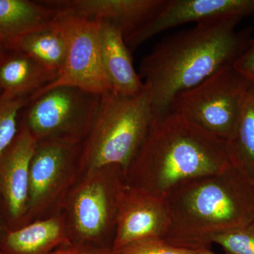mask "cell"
<instances>
[{"label":"cell","instance_id":"cell-1","mask_svg":"<svg viewBox=\"0 0 254 254\" xmlns=\"http://www.w3.org/2000/svg\"><path fill=\"white\" fill-rule=\"evenodd\" d=\"M240 21L198 23L165 38L142 60L139 75L154 119L170 113L179 95L233 64L251 39L250 31H237Z\"/></svg>","mask_w":254,"mask_h":254},{"label":"cell","instance_id":"cell-2","mask_svg":"<svg viewBox=\"0 0 254 254\" xmlns=\"http://www.w3.org/2000/svg\"><path fill=\"white\" fill-rule=\"evenodd\" d=\"M170 225L163 240L193 251L254 220V184L231 164L218 173L180 182L165 195Z\"/></svg>","mask_w":254,"mask_h":254},{"label":"cell","instance_id":"cell-3","mask_svg":"<svg viewBox=\"0 0 254 254\" xmlns=\"http://www.w3.org/2000/svg\"><path fill=\"white\" fill-rule=\"evenodd\" d=\"M230 164L226 142L170 111L153 120L125 175L129 186L164 196L180 182Z\"/></svg>","mask_w":254,"mask_h":254},{"label":"cell","instance_id":"cell-4","mask_svg":"<svg viewBox=\"0 0 254 254\" xmlns=\"http://www.w3.org/2000/svg\"><path fill=\"white\" fill-rule=\"evenodd\" d=\"M153 120L145 86L135 96L114 91L101 96L91 131L81 144V173L110 165L126 172Z\"/></svg>","mask_w":254,"mask_h":254},{"label":"cell","instance_id":"cell-5","mask_svg":"<svg viewBox=\"0 0 254 254\" xmlns=\"http://www.w3.org/2000/svg\"><path fill=\"white\" fill-rule=\"evenodd\" d=\"M127 185L125 171L120 165L81 174L61 211L71 245L113 251L119 207Z\"/></svg>","mask_w":254,"mask_h":254},{"label":"cell","instance_id":"cell-6","mask_svg":"<svg viewBox=\"0 0 254 254\" xmlns=\"http://www.w3.org/2000/svg\"><path fill=\"white\" fill-rule=\"evenodd\" d=\"M251 83L229 65L179 95L171 111L227 142L236 128Z\"/></svg>","mask_w":254,"mask_h":254},{"label":"cell","instance_id":"cell-7","mask_svg":"<svg viewBox=\"0 0 254 254\" xmlns=\"http://www.w3.org/2000/svg\"><path fill=\"white\" fill-rule=\"evenodd\" d=\"M100 99L74 87H56L30 100L20 121L37 142L82 144L94 123Z\"/></svg>","mask_w":254,"mask_h":254},{"label":"cell","instance_id":"cell-8","mask_svg":"<svg viewBox=\"0 0 254 254\" xmlns=\"http://www.w3.org/2000/svg\"><path fill=\"white\" fill-rule=\"evenodd\" d=\"M81 144L37 143L30 165L27 212L23 226L61 213L66 197L81 174Z\"/></svg>","mask_w":254,"mask_h":254},{"label":"cell","instance_id":"cell-9","mask_svg":"<svg viewBox=\"0 0 254 254\" xmlns=\"http://www.w3.org/2000/svg\"><path fill=\"white\" fill-rule=\"evenodd\" d=\"M63 13L66 15L68 31L64 66L54 81L32 95L30 100L59 86L74 87L99 96L113 91L102 56L101 22L79 15Z\"/></svg>","mask_w":254,"mask_h":254},{"label":"cell","instance_id":"cell-10","mask_svg":"<svg viewBox=\"0 0 254 254\" xmlns=\"http://www.w3.org/2000/svg\"><path fill=\"white\" fill-rule=\"evenodd\" d=\"M254 16V0H168L150 21L127 36L129 48H136L162 32L187 23Z\"/></svg>","mask_w":254,"mask_h":254},{"label":"cell","instance_id":"cell-11","mask_svg":"<svg viewBox=\"0 0 254 254\" xmlns=\"http://www.w3.org/2000/svg\"><path fill=\"white\" fill-rule=\"evenodd\" d=\"M36 140L20 121L16 136L0 155V200L9 230L23 226L29 190L30 165Z\"/></svg>","mask_w":254,"mask_h":254},{"label":"cell","instance_id":"cell-12","mask_svg":"<svg viewBox=\"0 0 254 254\" xmlns=\"http://www.w3.org/2000/svg\"><path fill=\"white\" fill-rule=\"evenodd\" d=\"M169 225L165 197L127 185L119 207L113 252L118 253L137 241L163 239Z\"/></svg>","mask_w":254,"mask_h":254},{"label":"cell","instance_id":"cell-13","mask_svg":"<svg viewBox=\"0 0 254 254\" xmlns=\"http://www.w3.org/2000/svg\"><path fill=\"white\" fill-rule=\"evenodd\" d=\"M44 2L57 11L112 23L122 30L125 38L158 14L168 0H55Z\"/></svg>","mask_w":254,"mask_h":254},{"label":"cell","instance_id":"cell-14","mask_svg":"<svg viewBox=\"0 0 254 254\" xmlns=\"http://www.w3.org/2000/svg\"><path fill=\"white\" fill-rule=\"evenodd\" d=\"M100 22L103 64L113 91L125 96L139 94L144 89V83L133 67L123 32L112 23Z\"/></svg>","mask_w":254,"mask_h":254},{"label":"cell","instance_id":"cell-15","mask_svg":"<svg viewBox=\"0 0 254 254\" xmlns=\"http://www.w3.org/2000/svg\"><path fill=\"white\" fill-rule=\"evenodd\" d=\"M71 245L63 214L8 230L0 245L4 254H53Z\"/></svg>","mask_w":254,"mask_h":254},{"label":"cell","instance_id":"cell-16","mask_svg":"<svg viewBox=\"0 0 254 254\" xmlns=\"http://www.w3.org/2000/svg\"><path fill=\"white\" fill-rule=\"evenodd\" d=\"M4 43L6 48L28 55L59 76L68 51L66 15L58 11L56 17L46 27Z\"/></svg>","mask_w":254,"mask_h":254},{"label":"cell","instance_id":"cell-17","mask_svg":"<svg viewBox=\"0 0 254 254\" xmlns=\"http://www.w3.org/2000/svg\"><path fill=\"white\" fill-rule=\"evenodd\" d=\"M58 77L28 55L6 47L0 57V92L14 96L36 94Z\"/></svg>","mask_w":254,"mask_h":254},{"label":"cell","instance_id":"cell-18","mask_svg":"<svg viewBox=\"0 0 254 254\" xmlns=\"http://www.w3.org/2000/svg\"><path fill=\"white\" fill-rule=\"evenodd\" d=\"M58 11L44 1L0 0V37L4 42L46 27Z\"/></svg>","mask_w":254,"mask_h":254},{"label":"cell","instance_id":"cell-19","mask_svg":"<svg viewBox=\"0 0 254 254\" xmlns=\"http://www.w3.org/2000/svg\"><path fill=\"white\" fill-rule=\"evenodd\" d=\"M229 160L242 175L254 184V82L231 138L226 142Z\"/></svg>","mask_w":254,"mask_h":254},{"label":"cell","instance_id":"cell-20","mask_svg":"<svg viewBox=\"0 0 254 254\" xmlns=\"http://www.w3.org/2000/svg\"><path fill=\"white\" fill-rule=\"evenodd\" d=\"M29 101V97L0 95V155L16 136L20 116Z\"/></svg>","mask_w":254,"mask_h":254},{"label":"cell","instance_id":"cell-21","mask_svg":"<svg viewBox=\"0 0 254 254\" xmlns=\"http://www.w3.org/2000/svg\"><path fill=\"white\" fill-rule=\"evenodd\" d=\"M213 244L220 245L226 254H254V220L216 237Z\"/></svg>","mask_w":254,"mask_h":254},{"label":"cell","instance_id":"cell-22","mask_svg":"<svg viewBox=\"0 0 254 254\" xmlns=\"http://www.w3.org/2000/svg\"><path fill=\"white\" fill-rule=\"evenodd\" d=\"M115 254H200V251L175 247L161 238H148L133 242Z\"/></svg>","mask_w":254,"mask_h":254},{"label":"cell","instance_id":"cell-23","mask_svg":"<svg viewBox=\"0 0 254 254\" xmlns=\"http://www.w3.org/2000/svg\"><path fill=\"white\" fill-rule=\"evenodd\" d=\"M232 66L249 81L254 82V38H251L245 50Z\"/></svg>","mask_w":254,"mask_h":254},{"label":"cell","instance_id":"cell-24","mask_svg":"<svg viewBox=\"0 0 254 254\" xmlns=\"http://www.w3.org/2000/svg\"><path fill=\"white\" fill-rule=\"evenodd\" d=\"M53 254H115L113 251H102L81 248L73 245L65 246Z\"/></svg>","mask_w":254,"mask_h":254},{"label":"cell","instance_id":"cell-25","mask_svg":"<svg viewBox=\"0 0 254 254\" xmlns=\"http://www.w3.org/2000/svg\"><path fill=\"white\" fill-rule=\"evenodd\" d=\"M8 229L7 222H6V215H5L4 208L0 200V245L1 241L4 238L5 234L7 232Z\"/></svg>","mask_w":254,"mask_h":254},{"label":"cell","instance_id":"cell-26","mask_svg":"<svg viewBox=\"0 0 254 254\" xmlns=\"http://www.w3.org/2000/svg\"><path fill=\"white\" fill-rule=\"evenodd\" d=\"M5 50H6V46H5L4 42H0V57L3 54Z\"/></svg>","mask_w":254,"mask_h":254},{"label":"cell","instance_id":"cell-27","mask_svg":"<svg viewBox=\"0 0 254 254\" xmlns=\"http://www.w3.org/2000/svg\"><path fill=\"white\" fill-rule=\"evenodd\" d=\"M200 254H218L214 253L213 252H212L210 250H205L200 251Z\"/></svg>","mask_w":254,"mask_h":254},{"label":"cell","instance_id":"cell-28","mask_svg":"<svg viewBox=\"0 0 254 254\" xmlns=\"http://www.w3.org/2000/svg\"><path fill=\"white\" fill-rule=\"evenodd\" d=\"M1 41H2V39H1V37H0V42H1ZM3 42H4V41H3Z\"/></svg>","mask_w":254,"mask_h":254},{"label":"cell","instance_id":"cell-29","mask_svg":"<svg viewBox=\"0 0 254 254\" xmlns=\"http://www.w3.org/2000/svg\"><path fill=\"white\" fill-rule=\"evenodd\" d=\"M0 254H4L1 253V252H0Z\"/></svg>","mask_w":254,"mask_h":254},{"label":"cell","instance_id":"cell-30","mask_svg":"<svg viewBox=\"0 0 254 254\" xmlns=\"http://www.w3.org/2000/svg\"><path fill=\"white\" fill-rule=\"evenodd\" d=\"M0 95H1V92H0Z\"/></svg>","mask_w":254,"mask_h":254}]
</instances>
